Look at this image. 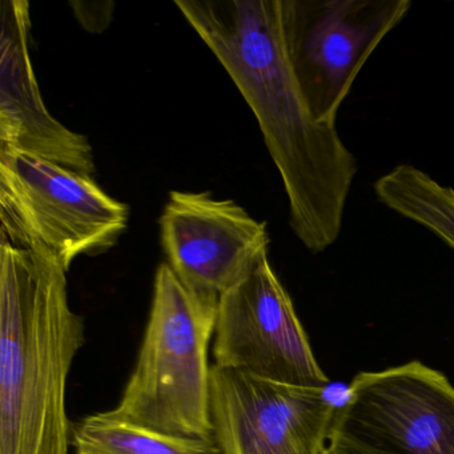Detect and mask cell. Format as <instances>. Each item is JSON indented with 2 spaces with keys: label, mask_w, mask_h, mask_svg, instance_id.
Masks as SVG:
<instances>
[{
  "label": "cell",
  "mask_w": 454,
  "mask_h": 454,
  "mask_svg": "<svg viewBox=\"0 0 454 454\" xmlns=\"http://www.w3.org/2000/svg\"><path fill=\"white\" fill-rule=\"evenodd\" d=\"M256 116L288 198L289 225L317 254L340 238L358 161L310 113L289 66L281 0H175Z\"/></svg>",
  "instance_id": "obj_1"
},
{
  "label": "cell",
  "mask_w": 454,
  "mask_h": 454,
  "mask_svg": "<svg viewBox=\"0 0 454 454\" xmlns=\"http://www.w3.org/2000/svg\"><path fill=\"white\" fill-rule=\"evenodd\" d=\"M86 341L67 270L49 252L0 246V454H70L68 374Z\"/></svg>",
  "instance_id": "obj_2"
},
{
  "label": "cell",
  "mask_w": 454,
  "mask_h": 454,
  "mask_svg": "<svg viewBox=\"0 0 454 454\" xmlns=\"http://www.w3.org/2000/svg\"><path fill=\"white\" fill-rule=\"evenodd\" d=\"M217 302L159 265L139 355L114 416L163 434L212 438L208 353Z\"/></svg>",
  "instance_id": "obj_3"
},
{
  "label": "cell",
  "mask_w": 454,
  "mask_h": 454,
  "mask_svg": "<svg viewBox=\"0 0 454 454\" xmlns=\"http://www.w3.org/2000/svg\"><path fill=\"white\" fill-rule=\"evenodd\" d=\"M129 219V207L90 175L0 147L2 240L49 252L68 270L76 257L111 248Z\"/></svg>",
  "instance_id": "obj_4"
},
{
  "label": "cell",
  "mask_w": 454,
  "mask_h": 454,
  "mask_svg": "<svg viewBox=\"0 0 454 454\" xmlns=\"http://www.w3.org/2000/svg\"><path fill=\"white\" fill-rule=\"evenodd\" d=\"M326 448L337 454H454V387L419 361L356 374Z\"/></svg>",
  "instance_id": "obj_5"
},
{
  "label": "cell",
  "mask_w": 454,
  "mask_h": 454,
  "mask_svg": "<svg viewBox=\"0 0 454 454\" xmlns=\"http://www.w3.org/2000/svg\"><path fill=\"white\" fill-rule=\"evenodd\" d=\"M411 0H281L289 66L310 113L336 126L342 102Z\"/></svg>",
  "instance_id": "obj_6"
},
{
  "label": "cell",
  "mask_w": 454,
  "mask_h": 454,
  "mask_svg": "<svg viewBox=\"0 0 454 454\" xmlns=\"http://www.w3.org/2000/svg\"><path fill=\"white\" fill-rule=\"evenodd\" d=\"M215 366L291 387L326 389L291 296L264 260L217 302Z\"/></svg>",
  "instance_id": "obj_7"
},
{
  "label": "cell",
  "mask_w": 454,
  "mask_h": 454,
  "mask_svg": "<svg viewBox=\"0 0 454 454\" xmlns=\"http://www.w3.org/2000/svg\"><path fill=\"white\" fill-rule=\"evenodd\" d=\"M334 411L325 389L212 365V438L220 454H324Z\"/></svg>",
  "instance_id": "obj_8"
},
{
  "label": "cell",
  "mask_w": 454,
  "mask_h": 454,
  "mask_svg": "<svg viewBox=\"0 0 454 454\" xmlns=\"http://www.w3.org/2000/svg\"><path fill=\"white\" fill-rule=\"evenodd\" d=\"M167 264L185 288L219 301L268 259L267 223L211 192L172 191L160 217Z\"/></svg>",
  "instance_id": "obj_9"
},
{
  "label": "cell",
  "mask_w": 454,
  "mask_h": 454,
  "mask_svg": "<svg viewBox=\"0 0 454 454\" xmlns=\"http://www.w3.org/2000/svg\"><path fill=\"white\" fill-rule=\"evenodd\" d=\"M0 20V147L92 176L97 167L89 139L59 123L39 91L30 57V4L4 0Z\"/></svg>",
  "instance_id": "obj_10"
},
{
  "label": "cell",
  "mask_w": 454,
  "mask_h": 454,
  "mask_svg": "<svg viewBox=\"0 0 454 454\" xmlns=\"http://www.w3.org/2000/svg\"><path fill=\"white\" fill-rule=\"evenodd\" d=\"M374 195L382 206L437 236L454 249V190L440 184L427 172L403 163L374 182Z\"/></svg>",
  "instance_id": "obj_11"
},
{
  "label": "cell",
  "mask_w": 454,
  "mask_h": 454,
  "mask_svg": "<svg viewBox=\"0 0 454 454\" xmlns=\"http://www.w3.org/2000/svg\"><path fill=\"white\" fill-rule=\"evenodd\" d=\"M75 454H220L214 438L176 437L124 421L110 411L73 425Z\"/></svg>",
  "instance_id": "obj_12"
},
{
  "label": "cell",
  "mask_w": 454,
  "mask_h": 454,
  "mask_svg": "<svg viewBox=\"0 0 454 454\" xmlns=\"http://www.w3.org/2000/svg\"><path fill=\"white\" fill-rule=\"evenodd\" d=\"M324 454H337V453H334V451L329 450V449L326 448L325 451H324Z\"/></svg>",
  "instance_id": "obj_13"
}]
</instances>
